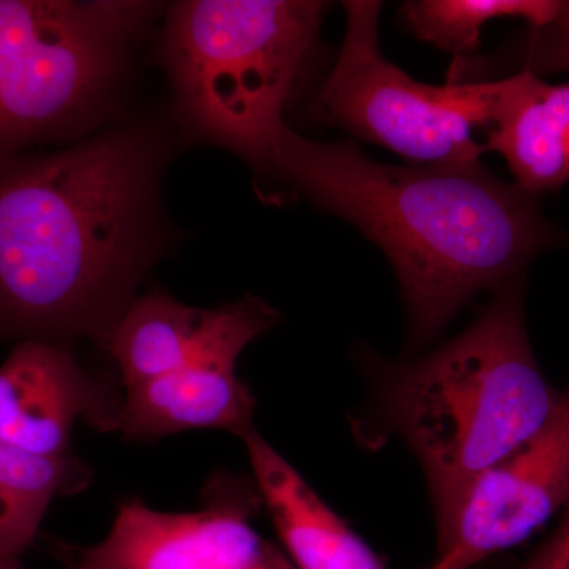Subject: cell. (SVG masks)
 I'll return each instance as SVG.
<instances>
[{
    "label": "cell",
    "instance_id": "6da1fadb",
    "mask_svg": "<svg viewBox=\"0 0 569 569\" xmlns=\"http://www.w3.org/2000/svg\"><path fill=\"white\" fill-rule=\"evenodd\" d=\"M164 159L140 123L0 159V336L104 342L163 247Z\"/></svg>",
    "mask_w": 569,
    "mask_h": 569
},
{
    "label": "cell",
    "instance_id": "7a4b0ae2",
    "mask_svg": "<svg viewBox=\"0 0 569 569\" xmlns=\"http://www.w3.org/2000/svg\"><path fill=\"white\" fill-rule=\"evenodd\" d=\"M258 171L383 250L406 301L411 348L440 335L481 291L523 282L531 261L565 238L539 194L497 178L481 160L397 167L353 142L310 140L287 126Z\"/></svg>",
    "mask_w": 569,
    "mask_h": 569
},
{
    "label": "cell",
    "instance_id": "3957f363",
    "mask_svg": "<svg viewBox=\"0 0 569 569\" xmlns=\"http://www.w3.org/2000/svg\"><path fill=\"white\" fill-rule=\"evenodd\" d=\"M377 378L381 417L425 471L438 545L475 482L545 425L560 392L531 348L523 282L497 291L445 346Z\"/></svg>",
    "mask_w": 569,
    "mask_h": 569
},
{
    "label": "cell",
    "instance_id": "277c9868",
    "mask_svg": "<svg viewBox=\"0 0 569 569\" xmlns=\"http://www.w3.org/2000/svg\"><path fill=\"white\" fill-rule=\"evenodd\" d=\"M326 3L186 0L168 11L163 63L190 132L260 168L318 48Z\"/></svg>",
    "mask_w": 569,
    "mask_h": 569
},
{
    "label": "cell",
    "instance_id": "5b68a950",
    "mask_svg": "<svg viewBox=\"0 0 569 569\" xmlns=\"http://www.w3.org/2000/svg\"><path fill=\"white\" fill-rule=\"evenodd\" d=\"M142 2L0 0V159L88 126L121 84Z\"/></svg>",
    "mask_w": 569,
    "mask_h": 569
},
{
    "label": "cell",
    "instance_id": "8992f818",
    "mask_svg": "<svg viewBox=\"0 0 569 569\" xmlns=\"http://www.w3.org/2000/svg\"><path fill=\"white\" fill-rule=\"evenodd\" d=\"M343 10L346 39L313 114L418 164L478 162L486 144L477 132H489L505 80H413L381 51V3L348 0Z\"/></svg>",
    "mask_w": 569,
    "mask_h": 569
},
{
    "label": "cell",
    "instance_id": "52a82bcc",
    "mask_svg": "<svg viewBox=\"0 0 569 569\" xmlns=\"http://www.w3.org/2000/svg\"><path fill=\"white\" fill-rule=\"evenodd\" d=\"M279 312L257 296L223 306V320L193 361L170 376L126 389L97 426L130 438H160L187 430L253 429L254 397L236 373L239 356L279 323Z\"/></svg>",
    "mask_w": 569,
    "mask_h": 569
},
{
    "label": "cell",
    "instance_id": "ba28073f",
    "mask_svg": "<svg viewBox=\"0 0 569 569\" xmlns=\"http://www.w3.org/2000/svg\"><path fill=\"white\" fill-rule=\"evenodd\" d=\"M239 489L190 512L126 501L107 537L78 550L69 569H296L250 522L257 488Z\"/></svg>",
    "mask_w": 569,
    "mask_h": 569
},
{
    "label": "cell",
    "instance_id": "9c48e42d",
    "mask_svg": "<svg viewBox=\"0 0 569 569\" xmlns=\"http://www.w3.org/2000/svg\"><path fill=\"white\" fill-rule=\"evenodd\" d=\"M569 505V381L537 432L475 482L440 556L470 569L526 541Z\"/></svg>",
    "mask_w": 569,
    "mask_h": 569
},
{
    "label": "cell",
    "instance_id": "30bf717a",
    "mask_svg": "<svg viewBox=\"0 0 569 569\" xmlns=\"http://www.w3.org/2000/svg\"><path fill=\"white\" fill-rule=\"evenodd\" d=\"M61 342L26 339L0 365V443L41 459H66L78 419L111 410Z\"/></svg>",
    "mask_w": 569,
    "mask_h": 569
},
{
    "label": "cell",
    "instance_id": "8fae6325",
    "mask_svg": "<svg viewBox=\"0 0 569 569\" xmlns=\"http://www.w3.org/2000/svg\"><path fill=\"white\" fill-rule=\"evenodd\" d=\"M244 441L254 488L296 569H385L383 561L257 430Z\"/></svg>",
    "mask_w": 569,
    "mask_h": 569
},
{
    "label": "cell",
    "instance_id": "7c38bea8",
    "mask_svg": "<svg viewBox=\"0 0 569 569\" xmlns=\"http://www.w3.org/2000/svg\"><path fill=\"white\" fill-rule=\"evenodd\" d=\"M485 144L522 189L559 190L569 181V82L550 84L526 70L505 78Z\"/></svg>",
    "mask_w": 569,
    "mask_h": 569
},
{
    "label": "cell",
    "instance_id": "4fadbf2b",
    "mask_svg": "<svg viewBox=\"0 0 569 569\" xmlns=\"http://www.w3.org/2000/svg\"><path fill=\"white\" fill-rule=\"evenodd\" d=\"M222 320L223 306L197 309L163 291L134 298L104 339L123 389L141 387L189 365L211 342Z\"/></svg>",
    "mask_w": 569,
    "mask_h": 569
},
{
    "label": "cell",
    "instance_id": "5bb4252c",
    "mask_svg": "<svg viewBox=\"0 0 569 569\" xmlns=\"http://www.w3.org/2000/svg\"><path fill=\"white\" fill-rule=\"evenodd\" d=\"M73 463L41 459L0 443V559L32 545L52 498L71 488Z\"/></svg>",
    "mask_w": 569,
    "mask_h": 569
},
{
    "label": "cell",
    "instance_id": "9a60e30c",
    "mask_svg": "<svg viewBox=\"0 0 569 569\" xmlns=\"http://www.w3.org/2000/svg\"><path fill=\"white\" fill-rule=\"evenodd\" d=\"M561 0H413L400 9L407 29L455 58L479 47L489 21L518 18L541 28L556 18Z\"/></svg>",
    "mask_w": 569,
    "mask_h": 569
},
{
    "label": "cell",
    "instance_id": "2e32d148",
    "mask_svg": "<svg viewBox=\"0 0 569 569\" xmlns=\"http://www.w3.org/2000/svg\"><path fill=\"white\" fill-rule=\"evenodd\" d=\"M522 48V70L538 77L569 71V0H561L556 18L548 24L530 28Z\"/></svg>",
    "mask_w": 569,
    "mask_h": 569
},
{
    "label": "cell",
    "instance_id": "e0dca14e",
    "mask_svg": "<svg viewBox=\"0 0 569 569\" xmlns=\"http://www.w3.org/2000/svg\"><path fill=\"white\" fill-rule=\"evenodd\" d=\"M518 569H569V505L561 512L559 527Z\"/></svg>",
    "mask_w": 569,
    "mask_h": 569
},
{
    "label": "cell",
    "instance_id": "ac0fdd59",
    "mask_svg": "<svg viewBox=\"0 0 569 569\" xmlns=\"http://www.w3.org/2000/svg\"><path fill=\"white\" fill-rule=\"evenodd\" d=\"M426 569H462L458 561L448 556H438L436 563L430 565Z\"/></svg>",
    "mask_w": 569,
    "mask_h": 569
},
{
    "label": "cell",
    "instance_id": "d6986e66",
    "mask_svg": "<svg viewBox=\"0 0 569 569\" xmlns=\"http://www.w3.org/2000/svg\"><path fill=\"white\" fill-rule=\"evenodd\" d=\"M0 569H24V567L20 557H7V559H0Z\"/></svg>",
    "mask_w": 569,
    "mask_h": 569
}]
</instances>
